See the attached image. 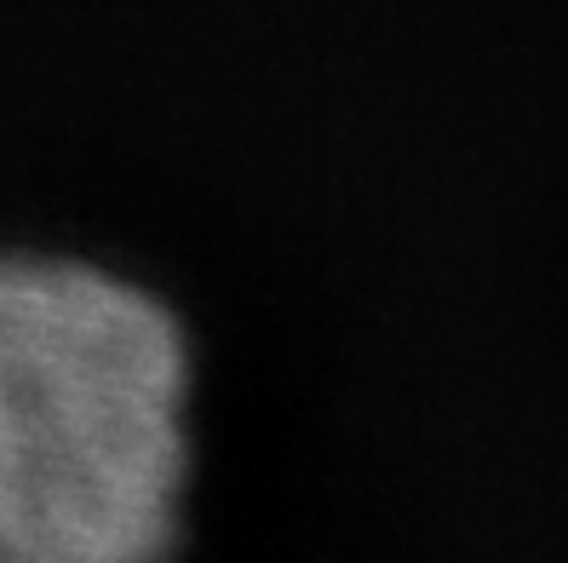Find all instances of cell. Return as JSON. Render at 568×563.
<instances>
[{
  "label": "cell",
  "instance_id": "cell-1",
  "mask_svg": "<svg viewBox=\"0 0 568 563\" xmlns=\"http://www.w3.org/2000/svg\"><path fill=\"white\" fill-rule=\"evenodd\" d=\"M190 351L132 282L0 253V563H166Z\"/></svg>",
  "mask_w": 568,
  "mask_h": 563
}]
</instances>
